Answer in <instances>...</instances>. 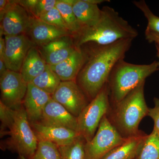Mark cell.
I'll list each match as a JSON object with an SVG mask.
<instances>
[{
    "mask_svg": "<svg viewBox=\"0 0 159 159\" xmlns=\"http://www.w3.org/2000/svg\"><path fill=\"white\" fill-rule=\"evenodd\" d=\"M137 159H138V158H137Z\"/></svg>",
    "mask_w": 159,
    "mask_h": 159,
    "instance_id": "74e56055",
    "label": "cell"
},
{
    "mask_svg": "<svg viewBox=\"0 0 159 159\" xmlns=\"http://www.w3.org/2000/svg\"><path fill=\"white\" fill-rule=\"evenodd\" d=\"M72 35H68L38 47L47 64L56 65L62 62L77 49Z\"/></svg>",
    "mask_w": 159,
    "mask_h": 159,
    "instance_id": "7c38bea8",
    "label": "cell"
},
{
    "mask_svg": "<svg viewBox=\"0 0 159 159\" xmlns=\"http://www.w3.org/2000/svg\"><path fill=\"white\" fill-rule=\"evenodd\" d=\"M34 159H61L58 146L49 141L38 140Z\"/></svg>",
    "mask_w": 159,
    "mask_h": 159,
    "instance_id": "d4e9b609",
    "label": "cell"
},
{
    "mask_svg": "<svg viewBox=\"0 0 159 159\" xmlns=\"http://www.w3.org/2000/svg\"><path fill=\"white\" fill-rule=\"evenodd\" d=\"M125 139L106 115L93 138L86 143V159H103L111 151L123 143Z\"/></svg>",
    "mask_w": 159,
    "mask_h": 159,
    "instance_id": "52a82bcc",
    "label": "cell"
},
{
    "mask_svg": "<svg viewBox=\"0 0 159 159\" xmlns=\"http://www.w3.org/2000/svg\"><path fill=\"white\" fill-rule=\"evenodd\" d=\"M57 0H38L31 11L32 16L39 19L42 16L56 7Z\"/></svg>",
    "mask_w": 159,
    "mask_h": 159,
    "instance_id": "f1b7e54d",
    "label": "cell"
},
{
    "mask_svg": "<svg viewBox=\"0 0 159 159\" xmlns=\"http://www.w3.org/2000/svg\"><path fill=\"white\" fill-rule=\"evenodd\" d=\"M14 110L11 109L0 101L1 136L7 134L13 120Z\"/></svg>",
    "mask_w": 159,
    "mask_h": 159,
    "instance_id": "4316f807",
    "label": "cell"
},
{
    "mask_svg": "<svg viewBox=\"0 0 159 159\" xmlns=\"http://www.w3.org/2000/svg\"><path fill=\"white\" fill-rule=\"evenodd\" d=\"M39 19L48 25L55 26L63 30L69 31L60 12L56 7L51 9L46 14L42 16Z\"/></svg>",
    "mask_w": 159,
    "mask_h": 159,
    "instance_id": "83f0119b",
    "label": "cell"
},
{
    "mask_svg": "<svg viewBox=\"0 0 159 159\" xmlns=\"http://www.w3.org/2000/svg\"><path fill=\"white\" fill-rule=\"evenodd\" d=\"M56 7L60 12L67 29L72 36L78 33L81 28L73 11V6L64 2L63 0H57Z\"/></svg>",
    "mask_w": 159,
    "mask_h": 159,
    "instance_id": "603a6c76",
    "label": "cell"
},
{
    "mask_svg": "<svg viewBox=\"0 0 159 159\" xmlns=\"http://www.w3.org/2000/svg\"><path fill=\"white\" fill-rule=\"evenodd\" d=\"M159 70L156 61L148 65L132 64L121 60L111 71L107 84L114 105L121 101L145 79Z\"/></svg>",
    "mask_w": 159,
    "mask_h": 159,
    "instance_id": "3957f363",
    "label": "cell"
},
{
    "mask_svg": "<svg viewBox=\"0 0 159 159\" xmlns=\"http://www.w3.org/2000/svg\"><path fill=\"white\" fill-rule=\"evenodd\" d=\"M47 65L37 47L34 46L28 52L20 73L25 81L29 83L45 70Z\"/></svg>",
    "mask_w": 159,
    "mask_h": 159,
    "instance_id": "d6986e66",
    "label": "cell"
},
{
    "mask_svg": "<svg viewBox=\"0 0 159 159\" xmlns=\"http://www.w3.org/2000/svg\"><path fill=\"white\" fill-rule=\"evenodd\" d=\"M25 34L36 47L44 45L64 36L72 35L69 31L48 25L34 17Z\"/></svg>",
    "mask_w": 159,
    "mask_h": 159,
    "instance_id": "9a60e30c",
    "label": "cell"
},
{
    "mask_svg": "<svg viewBox=\"0 0 159 159\" xmlns=\"http://www.w3.org/2000/svg\"><path fill=\"white\" fill-rule=\"evenodd\" d=\"M133 3L143 12L148 21L146 29L159 34V17L152 13L144 0L134 1Z\"/></svg>",
    "mask_w": 159,
    "mask_h": 159,
    "instance_id": "484cf974",
    "label": "cell"
},
{
    "mask_svg": "<svg viewBox=\"0 0 159 159\" xmlns=\"http://www.w3.org/2000/svg\"><path fill=\"white\" fill-rule=\"evenodd\" d=\"M16 2L25 9L32 16L31 11L37 3L38 0H16Z\"/></svg>",
    "mask_w": 159,
    "mask_h": 159,
    "instance_id": "4dcf8cb0",
    "label": "cell"
},
{
    "mask_svg": "<svg viewBox=\"0 0 159 159\" xmlns=\"http://www.w3.org/2000/svg\"><path fill=\"white\" fill-rule=\"evenodd\" d=\"M33 17L13 0V4L0 20V36L25 34Z\"/></svg>",
    "mask_w": 159,
    "mask_h": 159,
    "instance_id": "8fae6325",
    "label": "cell"
},
{
    "mask_svg": "<svg viewBox=\"0 0 159 159\" xmlns=\"http://www.w3.org/2000/svg\"><path fill=\"white\" fill-rule=\"evenodd\" d=\"M19 159H26L25 158V157L22 156H20Z\"/></svg>",
    "mask_w": 159,
    "mask_h": 159,
    "instance_id": "8d00e7d4",
    "label": "cell"
},
{
    "mask_svg": "<svg viewBox=\"0 0 159 159\" xmlns=\"http://www.w3.org/2000/svg\"><path fill=\"white\" fill-rule=\"evenodd\" d=\"M51 98L50 94L31 83H28L23 103L29 122L34 123L40 121L45 107Z\"/></svg>",
    "mask_w": 159,
    "mask_h": 159,
    "instance_id": "5bb4252c",
    "label": "cell"
},
{
    "mask_svg": "<svg viewBox=\"0 0 159 159\" xmlns=\"http://www.w3.org/2000/svg\"><path fill=\"white\" fill-rule=\"evenodd\" d=\"M156 47L157 51V57L159 58V61H158V65L159 66V46L158 45L156 44Z\"/></svg>",
    "mask_w": 159,
    "mask_h": 159,
    "instance_id": "d590c367",
    "label": "cell"
},
{
    "mask_svg": "<svg viewBox=\"0 0 159 159\" xmlns=\"http://www.w3.org/2000/svg\"><path fill=\"white\" fill-rule=\"evenodd\" d=\"M32 126L38 140L49 141L58 147L70 144L80 135L70 129L43 125L39 122L32 123Z\"/></svg>",
    "mask_w": 159,
    "mask_h": 159,
    "instance_id": "2e32d148",
    "label": "cell"
},
{
    "mask_svg": "<svg viewBox=\"0 0 159 159\" xmlns=\"http://www.w3.org/2000/svg\"><path fill=\"white\" fill-rule=\"evenodd\" d=\"M8 70L4 61L0 59V77L7 72Z\"/></svg>",
    "mask_w": 159,
    "mask_h": 159,
    "instance_id": "e575fe53",
    "label": "cell"
},
{
    "mask_svg": "<svg viewBox=\"0 0 159 159\" xmlns=\"http://www.w3.org/2000/svg\"><path fill=\"white\" fill-rule=\"evenodd\" d=\"M100 20L94 25L82 28L73 36L77 48L84 45L106 46L122 39H134L139 33L136 29L119 15L113 8H102Z\"/></svg>",
    "mask_w": 159,
    "mask_h": 159,
    "instance_id": "7a4b0ae2",
    "label": "cell"
},
{
    "mask_svg": "<svg viewBox=\"0 0 159 159\" xmlns=\"http://www.w3.org/2000/svg\"><path fill=\"white\" fill-rule=\"evenodd\" d=\"M5 39L6 51L4 61L7 68L20 73L29 50L36 46L25 34L6 36Z\"/></svg>",
    "mask_w": 159,
    "mask_h": 159,
    "instance_id": "30bf717a",
    "label": "cell"
},
{
    "mask_svg": "<svg viewBox=\"0 0 159 159\" xmlns=\"http://www.w3.org/2000/svg\"><path fill=\"white\" fill-rule=\"evenodd\" d=\"M73 9L81 29L96 25L102 16V9H99L98 5L87 0H76Z\"/></svg>",
    "mask_w": 159,
    "mask_h": 159,
    "instance_id": "ffe728a7",
    "label": "cell"
},
{
    "mask_svg": "<svg viewBox=\"0 0 159 159\" xmlns=\"http://www.w3.org/2000/svg\"><path fill=\"white\" fill-rule=\"evenodd\" d=\"M145 84V82L142 83L114 105L111 123L124 138L141 133L139 129V124L145 116H148L149 108L144 95Z\"/></svg>",
    "mask_w": 159,
    "mask_h": 159,
    "instance_id": "277c9868",
    "label": "cell"
},
{
    "mask_svg": "<svg viewBox=\"0 0 159 159\" xmlns=\"http://www.w3.org/2000/svg\"><path fill=\"white\" fill-rule=\"evenodd\" d=\"M39 122L43 125L65 127L78 132L77 117L52 98L45 107Z\"/></svg>",
    "mask_w": 159,
    "mask_h": 159,
    "instance_id": "4fadbf2b",
    "label": "cell"
},
{
    "mask_svg": "<svg viewBox=\"0 0 159 159\" xmlns=\"http://www.w3.org/2000/svg\"><path fill=\"white\" fill-rule=\"evenodd\" d=\"M87 54L82 47L77 48L70 56L62 62L50 66L61 81H72L76 79L86 62Z\"/></svg>",
    "mask_w": 159,
    "mask_h": 159,
    "instance_id": "e0dca14e",
    "label": "cell"
},
{
    "mask_svg": "<svg viewBox=\"0 0 159 159\" xmlns=\"http://www.w3.org/2000/svg\"><path fill=\"white\" fill-rule=\"evenodd\" d=\"M155 106L153 108H149L148 116L152 119L154 127L152 132L159 134V99L154 98Z\"/></svg>",
    "mask_w": 159,
    "mask_h": 159,
    "instance_id": "f546056e",
    "label": "cell"
},
{
    "mask_svg": "<svg viewBox=\"0 0 159 159\" xmlns=\"http://www.w3.org/2000/svg\"><path fill=\"white\" fill-rule=\"evenodd\" d=\"M137 159H159V134L147 135Z\"/></svg>",
    "mask_w": 159,
    "mask_h": 159,
    "instance_id": "cb8c5ba5",
    "label": "cell"
},
{
    "mask_svg": "<svg viewBox=\"0 0 159 159\" xmlns=\"http://www.w3.org/2000/svg\"><path fill=\"white\" fill-rule=\"evenodd\" d=\"M52 98L77 118L89 104L87 97L75 80L61 81Z\"/></svg>",
    "mask_w": 159,
    "mask_h": 159,
    "instance_id": "9c48e42d",
    "label": "cell"
},
{
    "mask_svg": "<svg viewBox=\"0 0 159 159\" xmlns=\"http://www.w3.org/2000/svg\"><path fill=\"white\" fill-rule=\"evenodd\" d=\"M25 107L14 110L13 120L8 134V148L27 159H34L37 149L38 139L30 126Z\"/></svg>",
    "mask_w": 159,
    "mask_h": 159,
    "instance_id": "5b68a950",
    "label": "cell"
},
{
    "mask_svg": "<svg viewBox=\"0 0 159 159\" xmlns=\"http://www.w3.org/2000/svg\"><path fill=\"white\" fill-rule=\"evenodd\" d=\"M13 3V0H0V20Z\"/></svg>",
    "mask_w": 159,
    "mask_h": 159,
    "instance_id": "d6a6232c",
    "label": "cell"
},
{
    "mask_svg": "<svg viewBox=\"0 0 159 159\" xmlns=\"http://www.w3.org/2000/svg\"><path fill=\"white\" fill-rule=\"evenodd\" d=\"M6 51V42L5 38L0 36V59L4 60V55Z\"/></svg>",
    "mask_w": 159,
    "mask_h": 159,
    "instance_id": "836d02e7",
    "label": "cell"
},
{
    "mask_svg": "<svg viewBox=\"0 0 159 159\" xmlns=\"http://www.w3.org/2000/svg\"><path fill=\"white\" fill-rule=\"evenodd\" d=\"M147 135L144 133L126 138L102 159H136L142 150Z\"/></svg>",
    "mask_w": 159,
    "mask_h": 159,
    "instance_id": "ac0fdd59",
    "label": "cell"
},
{
    "mask_svg": "<svg viewBox=\"0 0 159 159\" xmlns=\"http://www.w3.org/2000/svg\"><path fill=\"white\" fill-rule=\"evenodd\" d=\"M133 39H122L106 46L92 45L86 62L77 76V82L88 100H93L107 84L117 62L124 59Z\"/></svg>",
    "mask_w": 159,
    "mask_h": 159,
    "instance_id": "6da1fadb",
    "label": "cell"
},
{
    "mask_svg": "<svg viewBox=\"0 0 159 159\" xmlns=\"http://www.w3.org/2000/svg\"><path fill=\"white\" fill-rule=\"evenodd\" d=\"M109 98V91L107 84L77 117L78 132L87 142L93 138L102 118L108 112Z\"/></svg>",
    "mask_w": 159,
    "mask_h": 159,
    "instance_id": "8992f818",
    "label": "cell"
},
{
    "mask_svg": "<svg viewBox=\"0 0 159 159\" xmlns=\"http://www.w3.org/2000/svg\"><path fill=\"white\" fill-rule=\"evenodd\" d=\"M61 82L59 77L48 64L45 70L31 83L52 96Z\"/></svg>",
    "mask_w": 159,
    "mask_h": 159,
    "instance_id": "44dd1931",
    "label": "cell"
},
{
    "mask_svg": "<svg viewBox=\"0 0 159 159\" xmlns=\"http://www.w3.org/2000/svg\"><path fill=\"white\" fill-rule=\"evenodd\" d=\"M146 39L150 43H155L159 46V34L146 29L145 31Z\"/></svg>",
    "mask_w": 159,
    "mask_h": 159,
    "instance_id": "1f68e13d",
    "label": "cell"
},
{
    "mask_svg": "<svg viewBox=\"0 0 159 159\" xmlns=\"http://www.w3.org/2000/svg\"><path fill=\"white\" fill-rule=\"evenodd\" d=\"M86 142L85 139L80 135L70 144L59 146L61 159H86Z\"/></svg>",
    "mask_w": 159,
    "mask_h": 159,
    "instance_id": "7402d4cb",
    "label": "cell"
},
{
    "mask_svg": "<svg viewBox=\"0 0 159 159\" xmlns=\"http://www.w3.org/2000/svg\"><path fill=\"white\" fill-rule=\"evenodd\" d=\"M28 84L19 72L8 70L0 77L1 101L12 110L21 107Z\"/></svg>",
    "mask_w": 159,
    "mask_h": 159,
    "instance_id": "ba28073f",
    "label": "cell"
}]
</instances>
